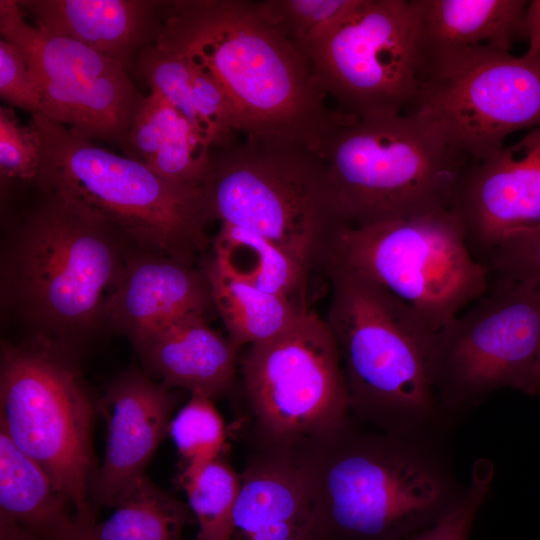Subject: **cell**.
I'll list each match as a JSON object with an SVG mask.
<instances>
[{
	"label": "cell",
	"mask_w": 540,
	"mask_h": 540,
	"mask_svg": "<svg viewBox=\"0 0 540 540\" xmlns=\"http://www.w3.org/2000/svg\"><path fill=\"white\" fill-rule=\"evenodd\" d=\"M155 42L221 86L243 137L319 154L348 116L325 104L308 59L261 18L253 1H170Z\"/></svg>",
	"instance_id": "1"
},
{
	"label": "cell",
	"mask_w": 540,
	"mask_h": 540,
	"mask_svg": "<svg viewBox=\"0 0 540 540\" xmlns=\"http://www.w3.org/2000/svg\"><path fill=\"white\" fill-rule=\"evenodd\" d=\"M447 429L372 433L351 417L292 452L323 540H404L436 522L464 493Z\"/></svg>",
	"instance_id": "2"
},
{
	"label": "cell",
	"mask_w": 540,
	"mask_h": 540,
	"mask_svg": "<svg viewBox=\"0 0 540 540\" xmlns=\"http://www.w3.org/2000/svg\"><path fill=\"white\" fill-rule=\"evenodd\" d=\"M17 224L1 253V301L28 337L74 350L105 325L131 251L86 208L54 193Z\"/></svg>",
	"instance_id": "3"
},
{
	"label": "cell",
	"mask_w": 540,
	"mask_h": 540,
	"mask_svg": "<svg viewBox=\"0 0 540 540\" xmlns=\"http://www.w3.org/2000/svg\"><path fill=\"white\" fill-rule=\"evenodd\" d=\"M327 316L349 413L390 434L452 428L434 381L436 331L402 300L353 271L330 267Z\"/></svg>",
	"instance_id": "4"
},
{
	"label": "cell",
	"mask_w": 540,
	"mask_h": 540,
	"mask_svg": "<svg viewBox=\"0 0 540 540\" xmlns=\"http://www.w3.org/2000/svg\"><path fill=\"white\" fill-rule=\"evenodd\" d=\"M41 147L34 183L95 214L136 252L194 265L211 239L205 188L172 184L148 166L34 113Z\"/></svg>",
	"instance_id": "5"
},
{
	"label": "cell",
	"mask_w": 540,
	"mask_h": 540,
	"mask_svg": "<svg viewBox=\"0 0 540 540\" xmlns=\"http://www.w3.org/2000/svg\"><path fill=\"white\" fill-rule=\"evenodd\" d=\"M349 227L451 208L473 163L426 116H348L319 153Z\"/></svg>",
	"instance_id": "6"
},
{
	"label": "cell",
	"mask_w": 540,
	"mask_h": 540,
	"mask_svg": "<svg viewBox=\"0 0 540 540\" xmlns=\"http://www.w3.org/2000/svg\"><path fill=\"white\" fill-rule=\"evenodd\" d=\"M205 192L213 220L266 238L308 274L325 273L347 227L323 159L295 144L243 137L212 149Z\"/></svg>",
	"instance_id": "7"
},
{
	"label": "cell",
	"mask_w": 540,
	"mask_h": 540,
	"mask_svg": "<svg viewBox=\"0 0 540 540\" xmlns=\"http://www.w3.org/2000/svg\"><path fill=\"white\" fill-rule=\"evenodd\" d=\"M330 267L381 286L436 332L489 289L490 271L472 253L451 209L347 226L336 239L326 271Z\"/></svg>",
	"instance_id": "8"
},
{
	"label": "cell",
	"mask_w": 540,
	"mask_h": 540,
	"mask_svg": "<svg viewBox=\"0 0 540 540\" xmlns=\"http://www.w3.org/2000/svg\"><path fill=\"white\" fill-rule=\"evenodd\" d=\"M0 365V429L44 468L77 516L94 515L93 411L74 350L38 337L3 341Z\"/></svg>",
	"instance_id": "9"
},
{
	"label": "cell",
	"mask_w": 540,
	"mask_h": 540,
	"mask_svg": "<svg viewBox=\"0 0 540 540\" xmlns=\"http://www.w3.org/2000/svg\"><path fill=\"white\" fill-rule=\"evenodd\" d=\"M244 391L263 449L295 452L350 418L335 338L310 309L241 360Z\"/></svg>",
	"instance_id": "10"
},
{
	"label": "cell",
	"mask_w": 540,
	"mask_h": 540,
	"mask_svg": "<svg viewBox=\"0 0 540 540\" xmlns=\"http://www.w3.org/2000/svg\"><path fill=\"white\" fill-rule=\"evenodd\" d=\"M307 58L317 86L337 111L356 118L411 112L424 64L413 0H359Z\"/></svg>",
	"instance_id": "11"
},
{
	"label": "cell",
	"mask_w": 540,
	"mask_h": 540,
	"mask_svg": "<svg viewBox=\"0 0 540 540\" xmlns=\"http://www.w3.org/2000/svg\"><path fill=\"white\" fill-rule=\"evenodd\" d=\"M423 52L411 112L433 121L473 163L501 150L512 133L540 128V61L488 46Z\"/></svg>",
	"instance_id": "12"
},
{
	"label": "cell",
	"mask_w": 540,
	"mask_h": 540,
	"mask_svg": "<svg viewBox=\"0 0 540 540\" xmlns=\"http://www.w3.org/2000/svg\"><path fill=\"white\" fill-rule=\"evenodd\" d=\"M434 381L445 421L503 388L540 394V294L494 281L436 333Z\"/></svg>",
	"instance_id": "13"
},
{
	"label": "cell",
	"mask_w": 540,
	"mask_h": 540,
	"mask_svg": "<svg viewBox=\"0 0 540 540\" xmlns=\"http://www.w3.org/2000/svg\"><path fill=\"white\" fill-rule=\"evenodd\" d=\"M0 33L26 60L41 96L40 114L86 139L125 147L144 97L123 65L29 23L17 0L0 1Z\"/></svg>",
	"instance_id": "14"
},
{
	"label": "cell",
	"mask_w": 540,
	"mask_h": 540,
	"mask_svg": "<svg viewBox=\"0 0 540 540\" xmlns=\"http://www.w3.org/2000/svg\"><path fill=\"white\" fill-rule=\"evenodd\" d=\"M450 209L482 262L507 235L540 225V128L488 159L471 163Z\"/></svg>",
	"instance_id": "15"
},
{
	"label": "cell",
	"mask_w": 540,
	"mask_h": 540,
	"mask_svg": "<svg viewBox=\"0 0 540 540\" xmlns=\"http://www.w3.org/2000/svg\"><path fill=\"white\" fill-rule=\"evenodd\" d=\"M145 371L131 368L108 386L99 402L107 428L103 464L90 492L98 505L113 507L144 468L168 432L175 397Z\"/></svg>",
	"instance_id": "16"
},
{
	"label": "cell",
	"mask_w": 540,
	"mask_h": 540,
	"mask_svg": "<svg viewBox=\"0 0 540 540\" xmlns=\"http://www.w3.org/2000/svg\"><path fill=\"white\" fill-rule=\"evenodd\" d=\"M215 309L202 267L167 256L130 251L105 308V325L135 349L170 325Z\"/></svg>",
	"instance_id": "17"
},
{
	"label": "cell",
	"mask_w": 540,
	"mask_h": 540,
	"mask_svg": "<svg viewBox=\"0 0 540 540\" xmlns=\"http://www.w3.org/2000/svg\"><path fill=\"white\" fill-rule=\"evenodd\" d=\"M225 540H323L305 475L292 452L262 448L248 463Z\"/></svg>",
	"instance_id": "18"
},
{
	"label": "cell",
	"mask_w": 540,
	"mask_h": 540,
	"mask_svg": "<svg viewBox=\"0 0 540 540\" xmlns=\"http://www.w3.org/2000/svg\"><path fill=\"white\" fill-rule=\"evenodd\" d=\"M34 23L78 41L127 68L160 34L170 1L17 0Z\"/></svg>",
	"instance_id": "19"
},
{
	"label": "cell",
	"mask_w": 540,
	"mask_h": 540,
	"mask_svg": "<svg viewBox=\"0 0 540 540\" xmlns=\"http://www.w3.org/2000/svg\"><path fill=\"white\" fill-rule=\"evenodd\" d=\"M238 347L204 316L182 319L135 349L145 372L168 388L215 398L235 381Z\"/></svg>",
	"instance_id": "20"
},
{
	"label": "cell",
	"mask_w": 540,
	"mask_h": 540,
	"mask_svg": "<svg viewBox=\"0 0 540 540\" xmlns=\"http://www.w3.org/2000/svg\"><path fill=\"white\" fill-rule=\"evenodd\" d=\"M0 518L40 540H73L80 517L50 475L0 429Z\"/></svg>",
	"instance_id": "21"
},
{
	"label": "cell",
	"mask_w": 540,
	"mask_h": 540,
	"mask_svg": "<svg viewBox=\"0 0 540 540\" xmlns=\"http://www.w3.org/2000/svg\"><path fill=\"white\" fill-rule=\"evenodd\" d=\"M526 0H413L424 50L488 46L525 36Z\"/></svg>",
	"instance_id": "22"
},
{
	"label": "cell",
	"mask_w": 540,
	"mask_h": 540,
	"mask_svg": "<svg viewBox=\"0 0 540 540\" xmlns=\"http://www.w3.org/2000/svg\"><path fill=\"white\" fill-rule=\"evenodd\" d=\"M201 267L210 284L214 308L224 323L228 338L238 348L275 338L309 309L235 278L211 256Z\"/></svg>",
	"instance_id": "23"
},
{
	"label": "cell",
	"mask_w": 540,
	"mask_h": 540,
	"mask_svg": "<svg viewBox=\"0 0 540 540\" xmlns=\"http://www.w3.org/2000/svg\"><path fill=\"white\" fill-rule=\"evenodd\" d=\"M211 244V257L235 278L308 307L306 294L310 274L271 241L222 222Z\"/></svg>",
	"instance_id": "24"
},
{
	"label": "cell",
	"mask_w": 540,
	"mask_h": 540,
	"mask_svg": "<svg viewBox=\"0 0 540 540\" xmlns=\"http://www.w3.org/2000/svg\"><path fill=\"white\" fill-rule=\"evenodd\" d=\"M113 507L109 518L94 525L98 540H180L193 519L187 506L144 474L120 493Z\"/></svg>",
	"instance_id": "25"
},
{
	"label": "cell",
	"mask_w": 540,
	"mask_h": 540,
	"mask_svg": "<svg viewBox=\"0 0 540 540\" xmlns=\"http://www.w3.org/2000/svg\"><path fill=\"white\" fill-rule=\"evenodd\" d=\"M179 483L198 522L195 540H225L240 488V476L221 457L184 466Z\"/></svg>",
	"instance_id": "26"
},
{
	"label": "cell",
	"mask_w": 540,
	"mask_h": 540,
	"mask_svg": "<svg viewBox=\"0 0 540 540\" xmlns=\"http://www.w3.org/2000/svg\"><path fill=\"white\" fill-rule=\"evenodd\" d=\"M358 1L264 0L253 3L261 18L307 58L313 45Z\"/></svg>",
	"instance_id": "27"
},
{
	"label": "cell",
	"mask_w": 540,
	"mask_h": 540,
	"mask_svg": "<svg viewBox=\"0 0 540 540\" xmlns=\"http://www.w3.org/2000/svg\"><path fill=\"white\" fill-rule=\"evenodd\" d=\"M136 66L151 93L170 104L203 135L192 102L191 62L183 54L153 42L137 54Z\"/></svg>",
	"instance_id": "28"
},
{
	"label": "cell",
	"mask_w": 540,
	"mask_h": 540,
	"mask_svg": "<svg viewBox=\"0 0 540 540\" xmlns=\"http://www.w3.org/2000/svg\"><path fill=\"white\" fill-rule=\"evenodd\" d=\"M186 465H202L220 457L225 442L223 420L212 399L192 395L171 420L169 429Z\"/></svg>",
	"instance_id": "29"
},
{
	"label": "cell",
	"mask_w": 540,
	"mask_h": 540,
	"mask_svg": "<svg viewBox=\"0 0 540 540\" xmlns=\"http://www.w3.org/2000/svg\"><path fill=\"white\" fill-rule=\"evenodd\" d=\"M483 262L494 281L540 294V225L507 235Z\"/></svg>",
	"instance_id": "30"
},
{
	"label": "cell",
	"mask_w": 540,
	"mask_h": 540,
	"mask_svg": "<svg viewBox=\"0 0 540 540\" xmlns=\"http://www.w3.org/2000/svg\"><path fill=\"white\" fill-rule=\"evenodd\" d=\"M493 473L491 462L477 461L462 496L431 526L404 540H470L475 518L489 494Z\"/></svg>",
	"instance_id": "31"
},
{
	"label": "cell",
	"mask_w": 540,
	"mask_h": 540,
	"mask_svg": "<svg viewBox=\"0 0 540 540\" xmlns=\"http://www.w3.org/2000/svg\"><path fill=\"white\" fill-rule=\"evenodd\" d=\"M41 161L38 133L31 122L22 124L15 112L0 108L1 180H35Z\"/></svg>",
	"instance_id": "32"
},
{
	"label": "cell",
	"mask_w": 540,
	"mask_h": 540,
	"mask_svg": "<svg viewBox=\"0 0 540 540\" xmlns=\"http://www.w3.org/2000/svg\"><path fill=\"white\" fill-rule=\"evenodd\" d=\"M0 97L11 106L31 114L39 113L41 96L26 60L14 43L0 40Z\"/></svg>",
	"instance_id": "33"
},
{
	"label": "cell",
	"mask_w": 540,
	"mask_h": 540,
	"mask_svg": "<svg viewBox=\"0 0 540 540\" xmlns=\"http://www.w3.org/2000/svg\"><path fill=\"white\" fill-rule=\"evenodd\" d=\"M525 36L529 41V48L525 55L540 61V0L528 2L525 16Z\"/></svg>",
	"instance_id": "34"
},
{
	"label": "cell",
	"mask_w": 540,
	"mask_h": 540,
	"mask_svg": "<svg viewBox=\"0 0 540 540\" xmlns=\"http://www.w3.org/2000/svg\"><path fill=\"white\" fill-rule=\"evenodd\" d=\"M0 540H40L15 523L0 518Z\"/></svg>",
	"instance_id": "35"
},
{
	"label": "cell",
	"mask_w": 540,
	"mask_h": 540,
	"mask_svg": "<svg viewBox=\"0 0 540 540\" xmlns=\"http://www.w3.org/2000/svg\"><path fill=\"white\" fill-rule=\"evenodd\" d=\"M95 523L94 517L82 518L73 540H98L94 532Z\"/></svg>",
	"instance_id": "36"
}]
</instances>
